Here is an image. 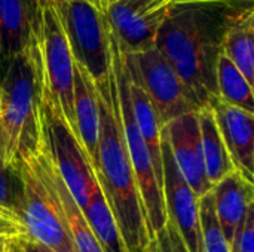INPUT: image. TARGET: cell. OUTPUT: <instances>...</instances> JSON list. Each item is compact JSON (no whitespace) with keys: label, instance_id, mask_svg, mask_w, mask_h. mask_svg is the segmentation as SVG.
Returning a JSON list of instances; mask_svg holds the SVG:
<instances>
[{"label":"cell","instance_id":"3957f363","mask_svg":"<svg viewBox=\"0 0 254 252\" xmlns=\"http://www.w3.org/2000/svg\"><path fill=\"white\" fill-rule=\"evenodd\" d=\"M40 97L42 76L34 34L30 48L16 55L0 74V153L10 172L43 143Z\"/></svg>","mask_w":254,"mask_h":252},{"label":"cell","instance_id":"ba28073f","mask_svg":"<svg viewBox=\"0 0 254 252\" xmlns=\"http://www.w3.org/2000/svg\"><path fill=\"white\" fill-rule=\"evenodd\" d=\"M40 111L45 138L55 168L80 209L100 187L94 166L77 137L65 120L58 104L42 89Z\"/></svg>","mask_w":254,"mask_h":252},{"label":"cell","instance_id":"2e32d148","mask_svg":"<svg viewBox=\"0 0 254 252\" xmlns=\"http://www.w3.org/2000/svg\"><path fill=\"white\" fill-rule=\"evenodd\" d=\"M213 206L220 230L231 248L249 209L254 205V186L238 171H232L213 189Z\"/></svg>","mask_w":254,"mask_h":252},{"label":"cell","instance_id":"f1b7e54d","mask_svg":"<svg viewBox=\"0 0 254 252\" xmlns=\"http://www.w3.org/2000/svg\"><path fill=\"white\" fill-rule=\"evenodd\" d=\"M12 238V236H10ZM7 236H3L0 238V252H6V244H7Z\"/></svg>","mask_w":254,"mask_h":252},{"label":"cell","instance_id":"d4e9b609","mask_svg":"<svg viewBox=\"0 0 254 252\" xmlns=\"http://www.w3.org/2000/svg\"><path fill=\"white\" fill-rule=\"evenodd\" d=\"M231 252H254V205L232 241Z\"/></svg>","mask_w":254,"mask_h":252},{"label":"cell","instance_id":"cb8c5ba5","mask_svg":"<svg viewBox=\"0 0 254 252\" xmlns=\"http://www.w3.org/2000/svg\"><path fill=\"white\" fill-rule=\"evenodd\" d=\"M152 245L156 252H189L177 229L168 221L165 229L156 235L152 241Z\"/></svg>","mask_w":254,"mask_h":252},{"label":"cell","instance_id":"ffe728a7","mask_svg":"<svg viewBox=\"0 0 254 252\" xmlns=\"http://www.w3.org/2000/svg\"><path fill=\"white\" fill-rule=\"evenodd\" d=\"M82 211L103 252H127L116 218L100 187Z\"/></svg>","mask_w":254,"mask_h":252},{"label":"cell","instance_id":"7c38bea8","mask_svg":"<svg viewBox=\"0 0 254 252\" xmlns=\"http://www.w3.org/2000/svg\"><path fill=\"white\" fill-rule=\"evenodd\" d=\"M174 162L198 199L211 192L204 168L198 111L183 114L162 128Z\"/></svg>","mask_w":254,"mask_h":252},{"label":"cell","instance_id":"4dcf8cb0","mask_svg":"<svg viewBox=\"0 0 254 252\" xmlns=\"http://www.w3.org/2000/svg\"><path fill=\"white\" fill-rule=\"evenodd\" d=\"M144 252H156V251H155V248H153V245H152V242L149 244L147 250H146V251H144Z\"/></svg>","mask_w":254,"mask_h":252},{"label":"cell","instance_id":"5bb4252c","mask_svg":"<svg viewBox=\"0 0 254 252\" xmlns=\"http://www.w3.org/2000/svg\"><path fill=\"white\" fill-rule=\"evenodd\" d=\"M39 19L36 0H0V74L30 48Z\"/></svg>","mask_w":254,"mask_h":252},{"label":"cell","instance_id":"6da1fadb","mask_svg":"<svg viewBox=\"0 0 254 252\" xmlns=\"http://www.w3.org/2000/svg\"><path fill=\"white\" fill-rule=\"evenodd\" d=\"M238 0H176L165 16L155 48L171 64L195 104L217 100L216 67L228 10Z\"/></svg>","mask_w":254,"mask_h":252},{"label":"cell","instance_id":"1f68e13d","mask_svg":"<svg viewBox=\"0 0 254 252\" xmlns=\"http://www.w3.org/2000/svg\"><path fill=\"white\" fill-rule=\"evenodd\" d=\"M36 1H37V3H39V1H42V0H36Z\"/></svg>","mask_w":254,"mask_h":252},{"label":"cell","instance_id":"4316f807","mask_svg":"<svg viewBox=\"0 0 254 252\" xmlns=\"http://www.w3.org/2000/svg\"><path fill=\"white\" fill-rule=\"evenodd\" d=\"M24 235V229L19 223L0 215V236H18Z\"/></svg>","mask_w":254,"mask_h":252},{"label":"cell","instance_id":"5b68a950","mask_svg":"<svg viewBox=\"0 0 254 252\" xmlns=\"http://www.w3.org/2000/svg\"><path fill=\"white\" fill-rule=\"evenodd\" d=\"M109 27V24H107ZM109 42H110V62H112V74L116 86L118 102H119V114L122 122V129L125 135L127 150L131 160V166L135 175V183L138 189V195L143 205V212L147 224V232L150 241L159 235L167 223V212L164 205V195H162V184L159 183L150 153L146 147V143L137 128L131 101L128 97L127 89V79H125V56L124 50L113 36L109 27Z\"/></svg>","mask_w":254,"mask_h":252},{"label":"cell","instance_id":"52a82bcc","mask_svg":"<svg viewBox=\"0 0 254 252\" xmlns=\"http://www.w3.org/2000/svg\"><path fill=\"white\" fill-rule=\"evenodd\" d=\"M36 46L42 89L58 104L65 120L76 132L73 113L74 59L64 34L54 0L39 1Z\"/></svg>","mask_w":254,"mask_h":252},{"label":"cell","instance_id":"9c48e42d","mask_svg":"<svg viewBox=\"0 0 254 252\" xmlns=\"http://www.w3.org/2000/svg\"><path fill=\"white\" fill-rule=\"evenodd\" d=\"M128 55L162 128L183 114L199 111L182 79L155 46Z\"/></svg>","mask_w":254,"mask_h":252},{"label":"cell","instance_id":"83f0119b","mask_svg":"<svg viewBox=\"0 0 254 252\" xmlns=\"http://www.w3.org/2000/svg\"><path fill=\"white\" fill-rule=\"evenodd\" d=\"M13 238H15V236H12V238H9V239H7V244H6V252H21V250L18 248V245L15 244Z\"/></svg>","mask_w":254,"mask_h":252},{"label":"cell","instance_id":"ac0fdd59","mask_svg":"<svg viewBox=\"0 0 254 252\" xmlns=\"http://www.w3.org/2000/svg\"><path fill=\"white\" fill-rule=\"evenodd\" d=\"M199 129H201V146L204 168L208 183L214 187L228 174L235 171L234 163L228 154L222 135L219 132L211 107L201 108L198 111Z\"/></svg>","mask_w":254,"mask_h":252},{"label":"cell","instance_id":"603a6c76","mask_svg":"<svg viewBox=\"0 0 254 252\" xmlns=\"http://www.w3.org/2000/svg\"><path fill=\"white\" fill-rule=\"evenodd\" d=\"M15 177L6 168L0 153V215L16 220V189L13 187Z\"/></svg>","mask_w":254,"mask_h":252},{"label":"cell","instance_id":"44dd1931","mask_svg":"<svg viewBox=\"0 0 254 252\" xmlns=\"http://www.w3.org/2000/svg\"><path fill=\"white\" fill-rule=\"evenodd\" d=\"M216 86H217V100L253 113V85L247 82L243 73L223 53H220L217 59Z\"/></svg>","mask_w":254,"mask_h":252},{"label":"cell","instance_id":"f546056e","mask_svg":"<svg viewBox=\"0 0 254 252\" xmlns=\"http://www.w3.org/2000/svg\"><path fill=\"white\" fill-rule=\"evenodd\" d=\"M89 1H92L97 7H100V9H101L103 6H106V4H107L109 1H112V0H89Z\"/></svg>","mask_w":254,"mask_h":252},{"label":"cell","instance_id":"e0dca14e","mask_svg":"<svg viewBox=\"0 0 254 252\" xmlns=\"http://www.w3.org/2000/svg\"><path fill=\"white\" fill-rule=\"evenodd\" d=\"M73 113L76 134L92 163L97 162V149L100 138V110L94 83L88 73L74 62L73 86Z\"/></svg>","mask_w":254,"mask_h":252},{"label":"cell","instance_id":"d6986e66","mask_svg":"<svg viewBox=\"0 0 254 252\" xmlns=\"http://www.w3.org/2000/svg\"><path fill=\"white\" fill-rule=\"evenodd\" d=\"M49 171H51V177L55 184L58 198H60V203H61V208H63V212H64V217L67 221L68 233H70V238H71V242H73L76 252H103L100 244L97 242V239L85 218L83 211L76 203V201L71 196V193L68 192L63 177L60 175L58 169L55 168L51 153H49Z\"/></svg>","mask_w":254,"mask_h":252},{"label":"cell","instance_id":"d6a6232c","mask_svg":"<svg viewBox=\"0 0 254 252\" xmlns=\"http://www.w3.org/2000/svg\"><path fill=\"white\" fill-rule=\"evenodd\" d=\"M0 238H3V236H0ZM7 238H9V236H7Z\"/></svg>","mask_w":254,"mask_h":252},{"label":"cell","instance_id":"484cf974","mask_svg":"<svg viewBox=\"0 0 254 252\" xmlns=\"http://www.w3.org/2000/svg\"><path fill=\"white\" fill-rule=\"evenodd\" d=\"M13 241L18 245V248L21 250V252H57L52 248L46 247L45 244H40L34 239H30L25 235H18L13 238Z\"/></svg>","mask_w":254,"mask_h":252},{"label":"cell","instance_id":"8992f818","mask_svg":"<svg viewBox=\"0 0 254 252\" xmlns=\"http://www.w3.org/2000/svg\"><path fill=\"white\" fill-rule=\"evenodd\" d=\"M71 56L91 77L95 88L112 77L110 42L106 16L89 0H54Z\"/></svg>","mask_w":254,"mask_h":252},{"label":"cell","instance_id":"7a4b0ae2","mask_svg":"<svg viewBox=\"0 0 254 252\" xmlns=\"http://www.w3.org/2000/svg\"><path fill=\"white\" fill-rule=\"evenodd\" d=\"M95 92L100 110L95 178L116 218L127 252H144L150 238L127 150L113 74L110 83L95 88Z\"/></svg>","mask_w":254,"mask_h":252},{"label":"cell","instance_id":"7402d4cb","mask_svg":"<svg viewBox=\"0 0 254 252\" xmlns=\"http://www.w3.org/2000/svg\"><path fill=\"white\" fill-rule=\"evenodd\" d=\"M199 221L202 252H231L216 218L211 192L199 199Z\"/></svg>","mask_w":254,"mask_h":252},{"label":"cell","instance_id":"4fadbf2b","mask_svg":"<svg viewBox=\"0 0 254 252\" xmlns=\"http://www.w3.org/2000/svg\"><path fill=\"white\" fill-rule=\"evenodd\" d=\"M228 154L244 178L254 180V114L216 100L211 105Z\"/></svg>","mask_w":254,"mask_h":252},{"label":"cell","instance_id":"277c9868","mask_svg":"<svg viewBox=\"0 0 254 252\" xmlns=\"http://www.w3.org/2000/svg\"><path fill=\"white\" fill-rule=\"evenodd\" d=\"M45 131V129H43ZM16 180V220L24 235L57 252H76L49 171L46 138L12 171Z\"/></svg>","mask_w":254,"mask_h":252},{"label":"cell","instance_id":"30bf717a","mask_svg":"<svg viewBox=\"0 0 254 252\" xmlns=\"http://www.w3.org/2000/svg\"><path fill=\"white\" fill-rule=\"evenodd\" d=\"M176 0H112L101 7L106 21L127 53L155 46L158 31Z\"/></svg>","mask_w":254,"mask_h":252},{"label":"cell","instance_id":"9a60e30c","mask_svg":"<svg viewBox=\"0 0 254 252\" xmlns=\"http://www.w3.org/2000/svg\"><path fill=\"white\" fill-rule=\"evenodd\" d=\"M222 53L254 85V4L238 0L226 13L222 36Z\"/></svg>","mask_w":254,"mask_h":252},{"label":"cell","instance_id":"8fae6325","mask_svg":"<svg viewBox=\"0 0 254 252\" xmlns=\"http://www.w3.org/2000/svg\"><path fill=\"white\" fill-rule=\"evenodd\" d=\"M162 135V132H161ZM162 195L168 221L180 233L189 252H202L199 199L179 171L168 141L162 135Z\"/></svg>","mask_w":254,"mask_h":252}]
</instances>
